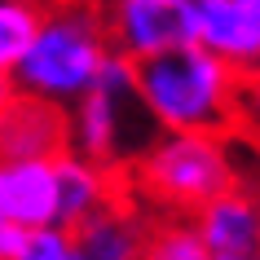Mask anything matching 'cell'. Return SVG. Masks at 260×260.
I'll list each match as a JSON object with an SVG mask.
<instances>
[{
    "instance_id": "obj_1",
    "label": "cell",
    "mask_w": 260,
    "mask_h": 260,
    "mask_svg": "<svg viewBox=\"0 0 260 260\" xmlns=\"http://www.w3.org/2000/svg\"><path fill=\"white\" fill-rule=\"evenodd\" d=\"M137 102L159 133H212L230 137L238 128L243 80L199 44H181L172 53L146 57L133 67Z\"/></svg>"
},
{
    "instance_id": "obj_2",
    "label": "cell",
    "mask_w": 260,
    "mask_h": 260,
    "mask_svg": "<svg viewBox=\"0 0 260 260\" xmlns=\"http://www.w3.org/2000/svg\"><path fill=\"white\" fill-rule=\"evenodd\" d=\"M106 57L110 44L93 0H44L36 36L18 57L9 88L67 110L97 84Z\"/></svg>"
},
{
    "instance_id": "obj_3",
    "label": "cell",
    "mask_w": 260,
    "mask_h": 260,
    "mask_svg": "<svg viewBox=\"0 0 260 260\" xmlns=\"http://www.w3.org/2000/svg\"><path fill=\"white\" fill-rule=\"evenodd\" d=\"M128 172L141 199L164 207L168 216H194L199 207L247 181L230 137L212 133H154Z\"/></svg>"
},
{
    "instance_id": "obj_4",
    "label": "cell",
    "mask_w": 260,
    "mask_h": 260,
    "mask_svg": "<svg viewBox=\"0 0 260 260\" xmlns=\"http://www.w3.org/2000/svg\"><path fill=\"white\" fill-rule=\"evenodd\" d=\"M154 133L159 128L137 102L133 62H123L119 53H110L97 84L67 106V150L110 172L137 164V154L150 146Z\"/></svg>"
},
{
    "instance_id": "obj_5",
    "label": "cell",
    "mask_w": 260,
    "mask_h": 260,
    "mask_svg": "<svg viewBox=\"0 0 260 260\" xmlns=\"http://www.w3.org/2000/svg\"><path fill=\"white\" fill-rule=\"evenodd\" d=\"M93 9L110 53L133 67L194 44V0H93Z\"/></svg>"
},
{
    "instance_id": "obj_6",
    "label": "cell",
    "mask_w": 260,
    "mask_h": 260,
    "mask_svg": "<svg viewBox=\"0 0 260 260\" xmlns=\"http://www.w3.org/2000/svg\"><path fill=\"white\" fill-rule=\"evenodd\" d=\"M194 44L238 75H260V0H194Z\"/></svg>"
},
{
    "instance_id": "obj_7",
    "label": "cell",
    "mask_w": 260,
    "mask_h": 260,
    "mask_svg": "<svg viewBox=\"0 0 260 260\" xmlns=\"http://www.w3.org/2000/svg\"><path fill=\"white\" fill-rule=\"evenodd\" d=\"M57 154H67V110L27 93H9L0 106V159H57Z\"/></svg>"
},
{
    "instance_id": "obj_8",
    "label": "cell",
    "mask_w": 260,
    "mask_h": 260,
    "mask_svg": "<svg viewBox=\"0 0 260 260\" xmlns=\"http://www.w3.org/2000/svg\"><path fill=\"white\" fill-rule=\"evenodd\" d=\"M0 216L18 230L57 225L53 159H0Z\"/></svg>"
},
{
    "instance_id": "obj_9",
    "label": "cell",
    "mask_w": 260,
    "mask_h": 260,
    "mask_svg": "<svg viewBox=\"0 0 260 260\" xmlns=\"http://www.w3.org/2000/svg\"><path fill=\"white\" fill-rule=\"evenodd\" d=\"M190 220L203 238L207 256H260V207L243 185L199 207Z\"/></svg>"
},
{
    "instance_id": "obj_10",
    "label": "cell",
    "mask_w": 260,
    "mask_h": 260,
    "mask_svg": "<svg viewBox=\"0 0 260 260\" xmlns=\"http://www.w3.org/2000/svg\"><path fill=\"white\" fill-rule=\"evenodd\" d=\"M53 177H57V225L62 230H75L80 220L97 216L102 207L123 199L110 168H97L71 150L53 159Z\"/></svg>"
},
{
    "instance_id": "obj_11",
    "label": "cell",
    "mask_w": 260,
    "mask_h": 260,
    "mask_svg": "<svg viewBox=\"0 0 260 260\" xmlns=\"http://www.w3.org/2000/svg\"><path fill=\"white\" fill-rule=\"evenodd\" d=\"M71 243L84 260H141L146 247V216L137 207L119 199V203L102 207L97 216L80 220L71 230Z\"/></svg>"
},
{
    "instance_id": "obj_12",
    "label": "cell",
    "mask_w": 260,
    "mask_h": 260,
    "mask_svg": "<svg viewBox=\"0 0 260 260\" xmlns=\"http://www.w3.org/2000/svg\"><path fill=\"white\" fill-rule=\"evenodd\" d=\"M141 260H207V247L190 216H159L154 225H146Z\"/></svg>"
},
{
    "instance_id": "obj_13",
    "label": "cell",
    "mask_w": 260,
    "mask_h": 260,
    "mask_svg": "<svg viewBox=\"0 0 260 260\" xmlns=\"http://www.w3.org/2000/svg\"><path fill=\"white\" fill-rule=\"evenodd\" d=\"M44 0H0V80H9L18 57L27 53Z\"/></svg>"
},
{
    "instance_id": "obj_14",
    "label": "cell",
    "mask_w": 260,
    "mask_h": 260,
    "mask_svg": "<svg viewBox=\"0 0 260 260\" xmlns=\"http://www.w3.org/2000/svg\"><path fill=\"white\" fill-rule=\"evenodd\" d=\"M71 251H75L71 230H62V225H44V230H27V234H22V247H18L14 260H67Z\"/></svg>"
},
{
    "instance_id": "obj_15",
    "label": "cell",
    "mask_w": 260,
    "mask_h": 260,
    "mask_svg": "<svg viewBox=\"0 0 260 260\" xmlns=\"http://www.w3.org/2000/svg\"><path fill=\"white\" fill-rule=\"evenodd\" d=\"M22 234H27V230H18V225H9V220L0 216V260H14V256H18Z\"/></svg>"
},
{
    "instance_id": "obj_16",
    "label": "cell",
    "mask_w": 260,
    "mask_h": 260,
    "mask_svg": "<svg viewBox=\"0 0 260 260\" xmlns=\"http://www.w3.org/2000/svg\"><path fill=\"white\" fill-rule=\"evenodd\" d=\"M243 190L251 194V199H256V207H260V168H256V172H251V177L243 181Z\"/></svg>"
},
{
    "instance_id": "obj_17",
    "label": "cell",
    "mask_w": 260,
    "mask_h": 260,
    "mask_svg": "<svg viewBox=\"0 0 260 260\" xmlns=\"http://www.w3.org/2000/svg\"><path fill=\"white\" fill-rule=\"evenodd\" d=\"M14 93V88H9V80H0V106H5V97Z\"/></svg>"
},
{
    "instance_id": "obj_18",
    "label": "cell",
    "mask_w": 260,
    "mask_h": 260,
    "mask_svg": "<svg viewBox=\"0 0 260 260\" xmlns=\"http://www.w3.org/2000/svg\"><path fill=\"white\" fill-rule=\"evenodd\" d=\"M207 260H256V256H207Z\"/></svg>"
},
{
    "instance_id": "obj_19",
    "label": "cell",
    "mask_w": 260,
    "mask_h": 260,
    "mask_svg": "<svg viewBox=\"0 0 260 260\" xmlns=\"http://www.w3.org/2000/svg\"><path fill=\"white\" fill-rule=\"evenodd\" d=\"M67 260H84V256H80V251H71V256H67Z\"/></svg>"
},
{
    "instance_id": "obj_20",
    "label": "cell",
    "mask_w": 260,
    "mask_h": 260,
    "mask_svg": "<svg viewBox=\"0 0 260 260\" xmlns=\"http://www.w3.org/2000/svg\"><path fill=\"white\" fill-rule=\"evenodd\" d=\"M256 260H260V256H256Z\"/></svg>"
}]
</instances>
